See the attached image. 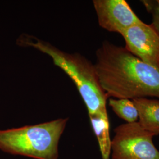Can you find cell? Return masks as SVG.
Wrapping results in <instances>:
<instances>
[{
  "label": "cell",
  "instance_id": "cell-8",
  "mask_svg": "<svg viewBox=\"0 0 159 159\" xmlns=\"http://www.w3.org/2000/svg\"><path fill=\"white\" fill-rule=\"evenodd\" d=\"M91 127L98 143L102 159H110L111 140L110 137L108 114L89 116Z\"/></svg>",
  "mask_w": 159,
  "mask_h": 159
},
{
  "label": "cell",
  "instance_id": "cell-5",
  "mask_svg": "<svg viewBox=\"0 0 159 159\" xmlns=\"http://www.w3.org/2000/svg\"><path fill=\"white\" fill-rule=\"evenodd\" d=\"M121 35L128 51L144 63L159 69V33L152 24L142 21Z\"/></svg>",
  "mask_w": 159,
  "mask_h": 159
},
{
  "label": "cell",
  "instance_id": "cell-2",
  "mask_svg": "<svg viewBox=\"0 0 159 159\" xmlns=\"http://www.w3.org/2000/svg\"><path fill=\"white\" fill-rule=\"evenodd\" d=\"M17 43L48 56L56 66L68 75L85 103L89 116L107 114V97L100 83L94 64L90 60L79 53L62 51L50 43L31 35H21Z\"/></svg>",
  "mask_w": 159,
  "mask_h": 159
},
{
  "label": "cell",
  "instance_id": "cell-4",
  "mask_svg": "<svg viewBox=\"0 0 159 159\" xmlns=\"http://www.w3.org/2000/svg\"><path fill=\"white\" fill-rule=\"evenodd\" d=\"M114 131L111 159H159L153 134L143 129L138 121L121 125Z\"/></svg>",
  "mask_w": 159,
  "mask_h": 159
},
{
  "label": "cell",
  "instance_id": "cell-1",
  "mask_svg": "<svg viewBox=\"0 0 159 159\" xmlns=\"http://www.w3.org/2000/svg\"><path fill=\"white\" fill-rule=\"evenodd\" d=\"M96 57L97 74L107 98H159V68L107 41L97 50Z\"/></svg>",
  "mask_w": 159,
  "mask_h": 159
},
{
  "label": "cell",
  "instance_id": "cell-6",
  "mask_svg": "<svg viewBox=\"0 0 159 159\" xmlns=\"http://www.w3.org/2000/svg\"><path fill=\"white\" fill-rule=\"evenodd\" d=\"M93 4L99 25L109 32L121 34L142 22L125 0H94Z\"/></svg>",
  "mask_w": 159,
  "mask_h": 159
},
{
  "label": "cell",
  "instance_id": "cell-10",
  "mask_svg": "<svg viewBox=\"0 0 159 159\" xmlns=\"http://www.w3.org/2000/svg\"><path fill=\"white\" fill-rule=\"evenodd\" d=\"M147 11L152 14V25L159 33V5L157 1H142Z\"/></svg>",
  "mask_w": 159,
  "mask_h": 159
},
{
  "label": "cell",
  "instance_id": "cell-9",
  "mask_svg": "<svg viewBox=\"0 0 159 159\" xmlns=\"http://www.w3.org/2000/svg\"><path fill=\"white\" fill-rule=\"evenodd\" d=\"M108 104L114 113L124 120L127 123L137 122L139 120L138 111L132 100L111 98L108 100Z\"/></svg>",
  "mask_w": 159,
  "mask_h": 159
},
{
  "label": "cell",
  "instance_id": "cell-11",
  "mask_svg": "<svg viewBox=\"0 0 159 159\" xmlns=\"http://www.w3.org/2000/svg\"><path fill=\"white\" fill-rule=\"evenodd\" d=\"M157 2H158V4H159V0H157Z\"/></svg>",
  "mask_w": 159,
  "mask_h": 159
},
{
  "label": "cell",
  "instance_id": "cell-7",
  "mask_svg": "<svg viewBox=\"0 0 159 159\" xmlns=\"http://www.w3.org/2000/svg\"><path fill=\"white\" fill-rule=\"evenodd\" d=\"M139 114L138 123L154 136L159 134V100L148 98L132 100Z\"/></svg>",
  "mask_w": 159,
  "mask_h": 159
},
{
  "label": "cell",
  "instance_id": "cell-3",
  "mask_svg": "<svg viewBox=\"0 0 159 159\" xmlns=\"http://www.w3.org/2000/svg\"><path fill=\"white\" fill-rule=\"evenodd\" d=\"M68 120L0 130V150L34 159H58L59 141Z\"/></svg>",
  "mask_w": 159,
  "mask_h": 159
}]
</instances>
